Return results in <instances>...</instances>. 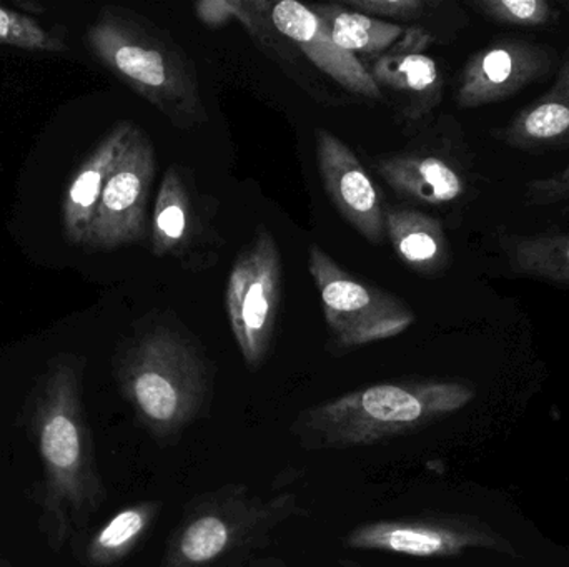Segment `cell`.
<instances>
[{"label": "cell", "mask_w": 569, "mask_h": 567, "mask_svg": "<svg viewBox=\"0 0 569 567\" xmlns=\"http://www.w3.org/2000/svg\"><path fill=\"white\" fill-rule=\"evenodd\" d=\"M23 423L40 465L39 529L59 553L89 531L107 502L83 402L82 360L62 355L47 365L23 406Z\"/></svg>", "instance_id": "6da1fadb"}, {"label": "cell", "mask_w": 569, "mask_h": 567, "mask_svg": "<svg viewBox=\"0 0 569 567\" xmlns=\"http://www.w3.org/2000/svg\"><path fill=\"white\" fill-rule=\"evenodd\" d=\"M116 379L137 425L170 448L209 416L216 368L189 333L156 323L133 336L117 356Z\"/></svg>", "instance_id": "7a4b0ae2"}, {"label": "cell", "mask_w": 569, "mask_h": 567, "mask_svg": "<svg viewBox=\"0 0 569 567\" xmlns=\"http://www.w3.org/2000/svg\"><path fill=\"white\" fill-rule=\"evenodd\" d=\"M468 383L401 378L375 383L308 406L295 416L290 436L305 452L368 448L415 435L473 402Z\"/></svg>", "instance_id": "3957f363"}, {"label": "cell", "mask_w": 569, "mask_h": 567, "mask_svg": "<svg viewBox=\"0 0 569 567\" xmlns=\"http://www.w3.org/2000/svg\"><path fill=\"white\" fill-rule=\"evenodd\" d=\"M308 516L297 493L266 496L246 483L217 486L183 505L159 567L249 566L284 525Z\"/></svg>", "instance_id": "277c9868"}, {"label": "cell", "mask_w": 569, "mask_h": 567, "mask_svg": "<svg viewBox=\"0 0 569 567\" xmlns=\"http://www.w3.org/2000/svg\"><path fill=\"white\" fill-rule=\"evenodd\" d=\"M93 55L173 125L207 122L192 60L169 33L130 10L106 7L87 29Z\"/></svg>", "instance_id": "5b68a950"}, {"label": "cell", "mask_w": 569, "mask_h": 567, "mask_svg": "<svg viewBox=\"0 0 569 567\" xmlns=\"http://www.w3.org/2000/svg\"><path fill=\"white\" fill-rule=\"evenodd\" d=\"M308 272L317 285L331 345L337 352L395 338L417 320L407 303L385 290L358 282L318 245L310 246Z\"/></svg>", "instance_id": "8992f818"}, {"label": "cell", "mask_w": 569, "mask_h": 567, "mask_svg": "<svg viewBox=\"0 0 569 567\" xmlns=\"http://www.w3.org/2000/svg\"><path fill=\"white\" fill-rule=\"evenodd\" d=\"M351 551L381 553L418 559L453 558L471 549H488L517 559L515 546L473 516L427 513L360 523L341 538Z\"/></svg>", "instance_id": "52a82bcc"}, {"label": "cell", "mask_w": 569, "mask_h": 567, "mask_svg": "<svg viewBox=\"0 0 569 567\" xmlns=\"http://www.w3.org/2000/svg\"><path fill=\"white\" fill-rule=\"evenodd\" d=\"M282 298V256L276 236L259 226L237 256L227 283L230 330L250 369L267 362Z\"/></svg>", "instance_id": "ba28073f"}, {"label": "cell", "mask_w": 569, "mask_h": 567, "mask_svg": "<svg viewBox=\"0 0 569 567\" xmlns=\"http://www.w3.org/2000/svg\"><path fill=\"white\" fill-rule=\"evenodd\" d=\"M153 176L156 152L152 142L136 126L107 180L87 245L117 249L146 239L147 203Z\"/></svg>", "instance_id": "9c48e42d"}, {"label": "cell", "mask_w": 569, "mask_h": 567, "mask_svg": "<svg viewBox=\"0 0 569 567\" xmlns=\"http://www.w3.org/2000/svg\"><path fill=\"white\" fill-rule=\"evenodd\" d=\"M553 67V50L521 37H503L475 52L461 70L460 109H478L517 95Z\"/></svg>", "instance_id": "30bf717a"}, {"label": "cell", "mask_w": 569, "mask_h": 567, "mask_svg": "<svg viewBox=\"0 0 569 567\" xmlns=\"http://www.w3.org/2000/svg\"><path fill=\"white\" fill-rule=\"evenodd\" d=\"M318 172L325 192L345 220L373 245L387 239L385 210L373 180L361 165L353 150L330 130L318 129Z\"/></svg>", "instance_id": "8fae6325"}, {"label": "cell", "mask_w": 569, "mask_h": 567, "mask_svg": "<svg viewBox=\"0 0 569 567\" xmlns=\"http://www.w3.org/2000/svg\"><path fill=\"white\" fill-rule=\"evenodd\" d=\"M431 36L418 27H407L403 37L365 69L380 90L397 93L403 115L410 122L425 119L443 97V79L438 63L425 53Z\"/></svg>", "instance_id": "7c38bea8"}, {"label": "cell", "mask_w": 569, "mask_h": 567, "mask_svg": "<svg viewBox=\"0 0 569 567\" xmlns=\"http://www.w3.org/2000/svg\"><path fill=\"white\" fill-rule=\"evenodd\" d=\"M270 20L276 30L291 40L317 69L348 92L367 99H383L363 63L357 55L337 45L325 20L310 7L295 0H283L272 6Z\"/></svg>", "instance_id": "4fadbf2b"}, {"label": "cell", "mask_w": 569, "mask_h": 567, "mask_svg": "<svg viewBox=\"0 0 569 567\" xmlns=\"http://www.w3.org/2000/svg\"><path fill=\"white\" fill-rule=\"evenodd\" d=\"M210 226L196 186L190 185L182 166H170L153 206L150 229L153 255L172 256L187 265H196L200 249H206L209 242Z\"/></svg>", "instance_id": "5bb4252c"}, {"label": "cell", "mask_w": 569, "mask_h": 567, "mask_svg": "<svg viewBox=\"0 0 569 567\" xmlns=\"http://www.w3.org/2000/svg\"><path fill=\"white\" fill-rule=\"evenodd\" d=\"M133 129L136 125L130 122L113 126L70 179L62 202L63 235L70 243L87 245L89 242L107 180L126 150Z\"/></svg>", "instance_id": "9a60e30c"}, {"label": "cell", "mask_w": 569, "mask_h": 567, "mask_svg": "<svg viewBox=\"0 0 569 567\" xmlns=\"http://www.w3.org/2000/svg\"><path fill=\"white\" fill-rule=\"evenodd\" d=\"M162 499H140L123 506L93 531H87L73 545L83 567H119L126 563L156 528L162 515Z\"/></svg>", "instance_id": "2e32d148"}, {"label": "cell", "mask_w": 569, "mask_h": 567, "mask_svg": "<svg viewBox=\"0 0 569 567\" xmlns=\"http://www.w3.org/2000/svg\"><path fill=\"white\" fill-rule=\"evenodd\" d=\"M375 169L398 195L427 205L457 202L467 190L463 175L431 153H395L378 160Z\"/></svg>", "instance_id": "e0dca14e"}, {"label": "cell", "mask_w": 569, "mask_h": 567, "mask_svg": "<svg viewBox=\"0 0 569 567\" xmlns=\"http://www.w3.org/2000/svg\"><path fill=\"white\" fill-rule=\"evenodd\" d=\"M501 140L520 150L569 145V49L553 85L513 117L501 132Z\"/></svg>", "instance_id": "ac0fdd59"}, {"label": "cell", "mask_w": 569, "mask_h": 567, "mask_svg": "<svg viewBox=\"0 0 569 567\" xmlns=\"http://www.w3.org/2000/svg\"><path fill=\"white\" fill-rule=\"evenodd\" d=\"M385 232L408 269L425 275L447 269L450 246L443 225L433 216L395 206L385 210Z\"/></svg>", "instance_id": "d6986e66"}, {"label": "cell", "mask_w": 569, "mask_h": 567, "mask_svg": "<svg viewBox=\"0 0 569 567\" xmlns=\"http://www.w3.org/2000/svg\"><path fill=\"white\" fill-rule=\"evenodd\" d=\"M501 252L511 272L569 288V235H501Z\"/></svg>", "instance_id": "ffe728a7"}, {"label": "cell", "mask_w": 569, "mask_h": 567, "mask_svg": "<svg viewBox=\"0 0 569 567\" xmlns=\"http://www.w3.org/2000/svg\"><path fill=\"white\" fill-rule=\"evenodd\" d=\"M330 29L338 47L350 53L378 57L403 37L407 27L385 22L348 9L343 3H318L310 7Z\"/></svg>", "instance_id": "44dd1931"}, {"label": "cell", "mask_w": 569, "mask_h": 567, "mask_svg": "<svg viewBox=\"0 0 569 567\" xmlns=\"http://www.w3.org/2000/svg\"><path fill=\"white\" fill-rule=\"evenodd\" d=\"M0 43L36 50V52L63 53L69 50L60 37L53 36L42 23L17 10L0 6Z\"/></svg>", "instance_id": "7402d4cb"}, {"label": "cell", "mask_w": 569, "mask_h": 567, "mask_svg": "<svg viewBox=\"0 0 569 567\" xmlns=\"http://www.w3.org/2000/svg\"><path fill=\"white\" fill-rule=\"evenodd\" d=\"M473 7L493 22L523 29L547 27L560 19V10L547 0H478Z\"/></svg>", "instance_id": "603a6c76"}, {"label": "cell", "mask_w": 569, "mask_h": 567, "mask_svg": "<svg viewBox=\"0 0 569 567\" xmlns=\"http://www.w3.org/2000/svg\"><path fill=\"white\" fill-rule=\"evenodd\" d=\"M260 2H242V0H202L196 3V13L203 26L220 29L230 20H239L253 36L260 33Z\"/></svg>", "instance_id": "cb8c5ba5"}, {"label": "cell", "mask_w": 569, "mask_h": 567, "mask_svg": "<svg viewBox=\"0 0 569 567\" xmlns=\"http://www.w3.org/2000/svg\"><path fill=\"white\" fill-rule=\"evenodd\" d=\"M345 7L363 16L390 17V19H418L430 3L425 0H343Z\"/></svg>", "instance_id": "d4e9b609"}, {"label": "cell", "mask_w": 569, "mask_h": 567, "mask_svg": "<svg viewBox=\"0 0 569 567\" xmlns=\"http://www.w3.org/2000/svg\"><path fill=\"white\" fill-rule=\"evenodd\" d=\"M525 202L537 206L561 205V203L569 205V165L547 179H537L528 183Z\"/></svg>", "instance_id": "484cf974"}, {"label": "cell", "mask_w": 569, "mask_h": 567, "mask_svg": "<svg viewBox=\"0 0 569 567\" xmlns=\"http://www.w3.org/2000/svg\"><path fill=\"white\" fill-rule=\"evenodd\" d=\"M249 567H291L288 563H284L283 559L273 558V556H269V558H256L252 563H250Z\"/></svg>", "instance_id": "4316f807"}, {"label": "cell", "mask_w": 569, "mask_h": 567, "mask_svg": "<svg viewBox=\"0 0 569 567\" xmlns=\"http://www.w3.org/2000/svg\"><path fill=\"white\" fill-rule=\"evenodd\" d=\"M330 567H373L370 565H363V563L353 561V559H340Z\"/></svg>", "instance_id": "83f0119b"}, {"label": "cell", "mask_w": 569, "mask_h": 567, "mask_svg": "<svg viewBox=\"0 0 569 567\" xmlns=\"http://www.w3.org/2000/svg\"><path fill=\"white\" fill-rule=\"evenodd\" d=\"M561 7H563V9L569 10V2H563V3H561Z\"/></svg>", "instance_id": "f1b7e54d"}, {"label": "cell", "mask_w": 569, "mask_h": 567, "mask_svg": "<svg viewBox=\"0 0 569 567\" xmlns=\"http://www.w3.org/2000/svg\"><path fill=\"white\" fill-rule=\"evenodd\" d=\"M2 567H12V565H9V563H6Z\"/></svg>", "instance_id": "f546056e"}]
</instances>
